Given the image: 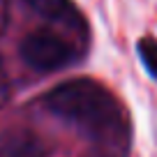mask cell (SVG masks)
Wrapping results in <instances>:
<instances>
[{"label": "cell", "mask_w": 157, "mask_h": 157, "mask_svg": "<svg viewBox=\"0 0 157 157\" xmlns=\"http://www.w3.org/2000/svg\"><path fill=\"white\" fill-rule=\"evenodd\" d=\"M42 102L53 116L74 125L99 146L118 150L127 143L129 125L123 104L95 78L78 76L65 81L49 90Z\"/></svg>", "instance_id": "obj_1"}, {"label": "cell", "mask_w": 157, "mask_h": 157, "mask_svg": "<svg viewBox=\"0 0 157 157\" xmlns=\"http://www.w3.org/2000/svg\"><path fill=\"white\" fill-rule=\"evenodd\" d=\"M19 53L28 67L37 72H56L74 60V46L56 33H30L23 37Z\"/></svg>", "instance_id": "obj_2"}, {"label": "cell", "mask_w": 157, "mask_h": 157, "mask_svg": "<svg viewBox=\"0 0 157 157\" xmlns=\"http://www.w3.org/2000/svg\"><path fill=\"white\" fill-rule=\"evenodd\" d=\"M0 157H49V148L35 132L14 129L0 139Z\"/></svg>", "instance_id": "obj_4"}, {"label": "cell", "mask_w": 157, "mask_h": 157, "mask_svg": "<svg viewBox=\"0 0 157 157\" xmlns=\"http://www.w3.org/2000/svg\"><path fill=\"white\" fill-rule=\"evenodd\" d=\"M136 53H139V58H141L146 72L157 81V39L150 37V35L141 37L136 42Z\"/></svg>", "instance_id": "obj_5"}, {"label": "cell", "mask_w": 157, "mask_h": 157, "mask_svg": "<svg viewBox=\"0 0 157 157\" xmlns=\"http://www.w3.org/2000/svg\"><path fill=\"white\" fill-rule=\"evenodd\" d=\"M23 2L51 23L67 25V28L76 30L81 37H86V33H88L83 16H81V12L76 10V5L72 0H23Z\"/></svg>", "instance_id": "obj_3"}]
</instances>
